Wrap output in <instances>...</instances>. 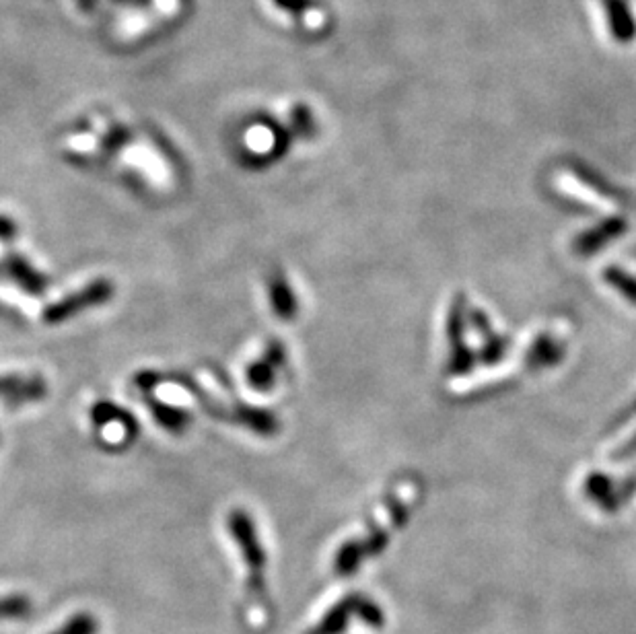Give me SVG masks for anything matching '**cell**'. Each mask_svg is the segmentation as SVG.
<instances>
[{"label":"cell","instance_id":"cell-1","mask_svg":"<svg viewBox=\"0 0 636 634\" xmlns=\"http://www.w3.org/2000/svg\"><path fill=\"white\" fill-rule=\"evenodd\" d=\"M229 534L237 544L247 571H250V587L256 593L264 591V571H266V550L258 536V527L252 515L243 509H233L229 513Z\"/></svg>","mask_w":636,"mask_h":634},{"label":"cell","instance_id":"cell-3","mask_svg":"<svg viewBox=\"0 0 636 634\" xmlns=\"http://www.w3.org/2000/svg\"><path fill=\"white\" fill-rule=\"evenodd\" d=\"M350 614L361 616L371 626L383 624V614L375 602L367 600L365 595H350L348 600L336 604L309 634H340L344 632L342 628L348 624Z\"/></svg>","mask_w":636,"mask_h":634},{"label":"cell","instance_id":"cell-14","mask_svg":"<svg viewBox=\"0 0 636 634\" xmlns=\"http://www.w3.org/2000/svg\"><path fill=\"white\" fill-rule=\"evenodd\" d=\"M33 612V602L23 593H11L0 597V622L27 620Z\"/></svg>","mask_w":636,"mask_h":634},{"label":"cell","instance_id":"cell-13","mask_svg":"<svg viewBox=\"0 0 636 634\" xmlns=\"http://www.w3.org/2000/svg\"><path fill=\"white\" fill-rule=\"evenodd\" d=\"M472 317H474V324L478 326V330L482 332V338H484V350H482L484 361L486 363H497L505 355V340L501 336L494 334L492 328L488 330L486 315L482 311H472Z\"/></svg>","mask_w":636,"mask_h":634},{"label":"cell","instance_id":"cell-10","mask_svg":"<svg viewBox=\"0 0 636 634\" xmlns=\"http://www.w3.org/2000/svg\"><path fill=\"white\" fill-rule=\"evenodd\" d=\"M602 3L608 13L610 29L614 33L616 42L630 44L636 38V23L626 5V0H602Z\"/></svg>","mask_w":636,"mask_h":634},{"label":"cell","instance_id":"cell-8","mask_svg":"<svg viewBox=\"0 0 636 634\" xmlns=\"http://www.w3.org/2000/svg\"><path fill=\"white\" fill-rule=\"evenodd\" d=\"M628 229V223L624 217H610L606 221H602L599 225H595L589 231H583L577 239H575V250L581 256H591L595 254L599 248L612 243L614 239H618L620 235H624V231Z\"/></svg>","mask_w":636,"mask_h":634},{"label":"cell","instance_id":"cell-7","mask_svg":"<svg viewBox=\"0 0 636 634\" xmlns=\"http://www.w3.org/2000/svg\"><path fill=\"white\" fill-rule=\"evenodd\" d=\"M0 272H3L7 278H11L13 283L23 289L29 295H42L48 289V278L35 270L25 258L21 256H7L3 262H0Z\"/></svg>","mask_w":636,"mask_h":634},{"label":"cell","instance_id":"cell-15","mask_svg":"<svg viewBox=\"0 0 636 634\" xmlns=\"http://www.w3.org/2000/svg\"><path fill=\"white\" fill-rule=\"evenodd\" d=\"M604 278L608 280V285L612 289H616L628 303L636 305V276L618 268V266H610L604 272Z\"/></svg>","mask_w":636,"mask_h":634},{"label":"cell","instance_id":"cell-11","mask_svg":"<svg viewBox=\"0 0 636 634\" xmlns=\"http://www.w3.org/2000/svg\"><path fill=\"white\" fill-rule=\"evenodd\" d=\"M564 355V346L550 336H540L527 352V365L534 369H544L556 365Z\"/></svg>","mask_w":636,"mask_h":634},{"label":"cell","instance_id":"cell-4","mask_svg":"<svg viewBox=\"0 0 636 634\" xmlns=\"http://www.w3.org/2000/svg\"><path fill=\"white\" fill-rule=\"evenodd\" d=\"M449 344H451V359H449V371L453 375H466L472 371L474 357L464 344V297L457 295L453 299L451 311H449Z\"/></svg>","mask_w":636,"mask_h":634},{"label":"cell","instance_id":"cell-6","mask_svg":"<svg viewBox=\"0 0 636 634\" xmlns=\"http://www.w3.org/2000/svg\"><path fill=\"white\" fill-rule=\"evenodd\" d=\"M48 394V385L40 375H0V398L11 404L40 402Z\"/></svg>","mask_w":636,"mask_h":634},{"label":"cell","instance_id":"cell-18","mask_svg":"<svg viewBox=\"0 0 636 634\" xmlns=\"http://www.w3.org/2000/svg\"><path fill=\"white\" fill-rule=\"evenodd\" d=\"M15 235H17V225L7 217H0V239L11 241Z\"/></svg>","mask_w":636,"mask_h":634},{"label":"cell","instance_id":"cell-9","mask_svg":"<svg viewBox=\"0 0 636 634\" xmlns=\"http://www.w3.org/2000/svg\"><path fill=\"white\" fill-rule=\"evenodd\" d=\"M268 295H270L272 311L280 317V320H285V322L295 320V315H297V297H295V291L291 289V285L287 283V278L282 276L280 272H276L270 278Z\"/></svg>","mask_w":636,"mask_h":634},{"label":"cell","instance_id":"cell-5","mask_svg":"<svg viewBox=\"0 0 636 634\" xmlns=\"http://www.w3.org/2000/svg\"><path fill=\"white\" fill-rule=\"evenodd\" d=\"M285 363H287L285 346H282V342H278V340H272L266 346L264 355L258 361H254L250 365V369H247V381H250L254 390L268 392L274 387L276 375L282 367H285Z\"/></svg>","mask_w":636,"mask_h":634},{"label":"cell","instance_id":"cell-16","mask_svg":"<svg viewBox=\"0 0 636 634\" xmlns=\"http://www.w3.org/2000/svg\"><path fill=\"white\" fill-rule=\"evenodd\" d=\"M365 554H367V552H365V548H363V544H361L359 540H357V542H348V544L342 546L340 552L336 554V562H334L336 573H338V575H350V573H355V571L361 567V560H363Z\"/></svg>","mask_w":636,"mask_h":634},{"label":"cell","instance_id":"cell-2","mask_svg":"<svg viewBox=\"0 0 636 634\" xmlns=\"http://www.w3.org/2000/svg\"><path fill=\"white\" fill-rule=\"evenodd\" d=\"M114 293H116L114 283H110L108 278H97V280H93V283H89L85 289H81L77 293H70L68 297L60 299L58 303H52L50 307H46L44 309V322L48 326L68 322L70 317H75L77 313L105 305L114 297Z\"/></svg>","mask_w":636,"mask_h":634},{"label":"cell","instance_id":"cell-17","mask_svg":"<svg viewBox=\"0 0 636 634\" xmlns=\"http://www.w3.org/2000/svg\"><path fill=\"white\" fill-rule=\"evenodd\" d=\"M50 634H99V620L91 612H77Z\"/></svg>","mask_w":636,"mask_h":634},{"label":"cell","instance_id":"cell-12","mask_svg":"<svg viewBox=\"0 0 636 634\" xmlns=\"http://www.w3.org/2000/svg\"><path fill=\"white\" fill-rule=\"evenodd\" d=\"M149 406H151V412L155 416V420L159 422L161 427H165L167 431H171L173 435H182L188 425H190V414L186 410H180V408H173V406H167V404H161L157 402L155 398H149L147 400Z\"/></svg>","mask_w":636,"mask_h":634}]
</instances>
